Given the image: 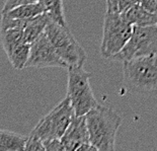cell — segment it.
<instances>
[{
	"label": "cell",
	"instance_id": "6da1fadb",
	"mask_svg": "<svg viewBox=\"0 0 157 151\" xmlns=\"http://www.w3.org/2000/svg\"><path fill=\"white\" fill-rule=\"evenodd\" d=\"M89 141L98 151L115 150L116 135L122 118L111 108L98 105L85 115Z\"/></svg>",
	"mask_w": 157,
	"mask_h": 151
},
{
	"label": "cell",
	"instance_id": "7a4b0ae2",
	"mask_svg": "<svg viewBox=\"0 0 157 151\" xmlns=\"http://www.w3.org/2000/svg\"><path fill=\"white\" fill-rule=\"evenodd\" d=\"M124 84L132 92L157 95V55L123 62Z\"/></svg>",
	"mask_w": 157,
	"mask_h": 151
},
{
	"label": "cell",
	"instance_id": "3957f363",
	"mask_svg": "<svg viewBox=\"0 0 157 151\" xmlns=\"http://www.w3.org/2000/svg\"><path fill=\"white\" fill-rule=\"evenodd\" d=\"M45 33L60 58L67 64L68 68L84 65L87 59L86 52L70 32L67 25H59L51 19L45 29Z\"/></svg>",
	"mask_w": 157,
	"mask_h": 151
},
{
	"label": "cell",
	"instance_id": "277c9868",
	"mask_svg": "<svg viewBox=\"0 0 157 151\" xmlns=\"http://www.w3.org/2000/svg\"><path fill=\"white\" fill-rule=\"evenodd\" d=\"M133 25L118 10H106L103 21L101 54L111 59L121 51L131 38Z\"/></svg>",
	"mask_w": 157,
	"mask_h": 151
},
{
	"label": "cell",
	"instance_id": "5b68a950",
	"mask_svg": "<svg viewBox=\"0 0 157 151\" xmlns=\"http://www.w3.org/2000/svg\"><path fill=\"white\" fill-rule=\"evenodd\" d=\"M67 96L70 99L75 116H85L99 103L95 99L89 79L91 73L80 67H69Z\"/></svg>",
	"mask_w": 157,
	"mask_h": 151
},
{
	"label": "cell",
	"instance_id": "8992f818",
	"mask_svg": "<svg viewBox=\"0 0 157 151\" xmlns=\"http://www.w3.org/2000/svg\"><path fill=\"white\" fill-rule=\"evenodd\" d=\"M74 116L75 113L70 99L66 96L39 121L31 133L38 136L43 141V144L52 139H61Z\"/></svg>",
	"mask_w": 157,
	"mask_h": 151
},
{
	"label": "cell",
	"instance_id": "52a82bcc",
	"mask_svg": "<svg viewBox=\"0 0 157 151\" xmlns=\"http://www.w3.org/2000/svg\"><path fill=\"white\" fill-rule=\"evenodd\" d=\"M157 55V25H133L131 38L112 60L125 62L140 57Z\"/></svg>",
	"mask_w": 157,
	"mask_h": 151
},
{
	"label": "cell",
	"instance_id": "ba28073f",
	"mask_svg": "<svg viewBox=\"0 0 157 151\" xmlns=\"http://www.w3.org/2000/svg\"><path fill=\"white\" fill-rule=\"evenodd\" d=\"M46 68V67H60L68 68L67 64L60 58L52 43L44 33L31 43L29 57L25 68Z\"/></svg>",
	"mask_w": 157,
	"mask_h": 151
},
{
	"label": "cell",
	"instance_id": "9c48e42d",
	"mask_svg": "<svg viewBox=\"0 0 157 151\" xmlns=\"http://www.w3.org/2000/svg\"><path fill=\"white\" fill-rule=\"evenodd\" d=\"M61 141L65 151H78L80 146L90 142L85 116H74Z\"/></svg>",
	"mask_w": 157,
	"mask_h": 151
},
{
	"label": "cell",
	"instance_id": "30bf717a",
	"mask_svg": "<svg viewBox=\"0 0 157 151\" xmlns=\"http://www.w3.org/2000/svg\"><path fill=\"white\" fill-rule=\"evenodd\" d=\"M122 15L132 25L147 26L157 25V13L148 11L140 3H137L128 10L122 12Z\"/></svg>",
	"mask_w": 157,
	"mask_h": 151
},
{
	"label": "cell",
	"instance_id": "8fae6325",
	"mask_svg": "<svg viewBox=\"0 0 157 151\" xmlns=\"http://www.w3.org/2000/svg\"><path fill=\"white\" fill-rule=\"evenodd\" d=\"M50 21H51V17L47 12L36 16V17L29 18L26 22L25 28L23 29L26 42L31 44L36 39H38L42 33H44Z\"/></svg>",
	"mask_w": 157,
	"mask_h": 151
},
{
	"label": "cell",
	"instance_id": "7c38bea8",
	"mask_svg": "<svg viewBox=\"0 0 157 151\" xmlns=\"http://www.w3.org/2000/svg\"><path fill=\"white\" fill-rule=\"evenodd\" d=\"M45 12H47V7L45 3L36 1V2L17 6V7L13 8L5 13H2V14H5L9 16V17H13V18L29 19L36 17V16H38L40 14H43Z\"/></svg>",
	"mask_w": 157,
	"mask_h": 151
},
{
	"label": "cell",
	"instance_id": "4fadbf2b",
	"mask_svg": "<svg viewBox=\"0 0 157 151\" xmlns=\"http://www.w3.org/2000/svg\"><path fill=\"white\" fill-rule=\"evenodd\" d=\"M26 139L21 134L0 130V151H23Z\"/></svg>",
	"mask_w": 157,
	"mask_h": 151
},
{
	"label": "cell",
	"instance_id": "5bb4252c",
	"mask_svg": "<svg viewBox=\"0 0 157 151\" xmlns=\"http://www.w3.org/2000/svg\"><path fill=\"white\" fill-rule=\"evenodd\" d=\"M29 51H31V44L22 43L14 47L10 52L6 54L11 66L15 70H22L25 68L29 57Z\"/></svg>",
	"mask_w": 157,
	"mask_h": 151
},
{
	"label": "cell",
	"instance_id": "9a60e30c",
	"mask_svg": "<svg viewBox=\"0 0 157 151\" xmlns=\"http://www.w3.org/2000/svg\"><path fill=\"white\" fill-rule=\"evenodd\" d=\"M22 43H28L23 29H9L6 31H1V45L6 54L14 47Z\"/></svg>",
	"mask_w": 157,
	"mask_h": 151
},
{
	"label": "cell",
	"instance_id": "2e32d148",
	"mask_svg": "<svg viewBox=\"0 0 157 151\" xmlns=\"http://www.w3.org/2000/svg\"><path fill=\"white\" fill-rule=\"evenodd\" d=\"M44 3L47 7V13L53 21L62 25H67L64 14L63 0H45Z\"/></svg>",
	"mask_w": 157,
	"mask_h": 151
},
{
	"label": "cell",
	"instance_id": "e0dca14e",
	"mask_svg": "<svg viewBox=\"0 0 157 151\" xmlns=\"http://www.w3.org/2000/svg\"><path fill=\"white\" fill-rule=\"evenodd\" d=\"M29 19H21V18H13L9 16L2 14L1 21H0V29L6 31L9 29H25Z\"/></svg>",
	"mask_w": 157,
	"mask_h": 151
},
{
	"label": "cell",
	"instance_id": "ac0fdd59",
	"mask_svg": "<svg viewBox=\"0 0 157 151\" xmlns=\"http://www.w3.org/2000/svg\"><path fill=\"white\" fill-rule=\"evenodd\" d=\"M38 150L46 151L45 146L43 144V141L38 136L31 133L28 136V139H26L25 151H38Z\"/></svg>",
	"mask_w": 157,
	"mask_h": 151
},
{
	"label": "cell",
	"instance_id": "d6986e66",
	"mask_svg": "<svg viewBox=\"0 0 157 151\" xmlns=\"http://www.w3.org/2000/svg\"><path fill=\"white\" fill-rule=\"evenodd\" d=\"M36 0H5V3L3 5V9H2V13H5L11 9L17 7V6H21L23 4H28V3H32V2H36Z\"/></svg>",
	"mask_w": 157,
	"mask_h": 151
},
{
	"label": "cell",
	"instance_id": "ffe728a7",
	"mask_svg": "<svg viewBox=\"0 0 157 151\" xmlns=\"http://www.w3.org/2000/svg\"><path fill=\"white\" fill-rule=\"evenodd\" d=\"M46 151H65L61 139H52L44 142Z\"/></svg>",
	"mask_w": 157,
	"mask_h": 151
},
{
	"label": "cell",
	"instance_id": "44dd1931",
	"mask_svg": "<svg viewBox=\"0 0 157 151\" xmlns=\"http://www.w3.org/2000/svg\"><path fill=\"white\" fill-rule=\"evenodd\" d=\"M137 3H140V0H118V9L122 13Z\"/></svg>",
	"mask_w": 157,
	"mask_h": 151
},
{
	"label": "cell",
	"instance_id": "7402d4cb",
	"mask_svg": "<svg viewBox=\"0 0 157 151\" xmlns=\"http://www.w3.org/2000/svg\"><path fill=\"white\" fill-rule=\"evenodd\" d=\"M140 4L148 11L157 13V0H140Z\"/></svg>",
	"mask_w": 157,
	"mask_h": 151
},
{
	"label": "cell",
	"instance_id": "603a6c76",
	"mask_svg": "<svg viewBox=\"0 0 157 151\" xmlns=\"http://www.w3.org/2000/svg\"><path fill=\"white\" fill-rule=\"evenodd\" d=\"M106 10H118V3L115 0H106Z\"/></svg>",
	"mask_w": 157,
	"mask_h": 151
},
{
	"label": "cell",
	"instance_id": "cb8c5ba5",
	"mask_svg": "<svg viewBox=\"0 0 157 151\" xmlns=\"http://www.w3.org/2000/svg\"><path fill=\"white\" fill-rule=\"evenodd\" d=\"M36 1H39V2H43V3H44L45 0H36Z\"/></svg>",
	"mask_w": 157,
	"mask_h": 151
}]
</instances>
